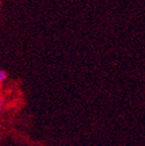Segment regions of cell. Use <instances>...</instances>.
I'll return each mask as SVG.
<instances>
[{
  "label": "cell",
  "mask_w": 145,
  "mask_h": 146,
  "mask_svg": "<svg viewBox=\"0 0 145 146\" xmlns=\"http://www.w3.org/2000/svg\"><path fill=\"white\" fill-rule=\"evenodd\" d=\"M4 105H5V100L2 96H0V114L2 113L3 109H4Z\"/></svg>",
  "instance_id": "2"
},
{
  "label": "cell",
  "mask_w": 145,
  "mask_h": 146,
  "mask_svg": "<svg viewBox=\"0 0 145 146\" xmlns=\"http://www.w3.org/2000/svg\"><path fill=\"white\" fill-rule=\"evenodd\" d=\"M7 77V73L4 70H0V83H2Z\"/></svg>",
  "instance_id": "1"
}]
</instances>
